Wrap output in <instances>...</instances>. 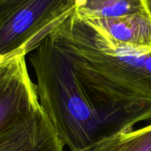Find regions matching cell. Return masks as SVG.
<instances>
[{"label":"cell","instance_id":"cell-1","mask_svg":"<svg viewBox=\"0 0 151 151\" xmlns=\"http://www.w3.org/2000/svg\"><path fill=\"white\" fill-rule=\"evenodd\" d=\"M40 106L70 151L151 121V104L119 103L83 82L50 35L29 55Z\"/></svg>","mask_w":151,"mask_h":151},{"label":"cell","instance_id":"cell-6","mask_svg":"<svg viewBox=\"0 0 151 151\" xmlns=\"http://www.w3.org/2000/svg\"><path fill=\"white\" fill-rule=\"evenodd\" d=\"M114 42L151 48V14H134L112 19H86Z\"/></svg>","mask_w":151,"mask_h":151},{"label":"cell","instance_id":"cell-10","mask_svg":"<svg viewBox=\"0 0 151 151\" xmlns=\"http://www.w3.org/2000/svg\"><path fill=\"white\" fill-rule=\"evenodd\" d=\"M150 1V9H151V0H149Z\"/></svg>","mask_w":151,"mask_h":151},{"label":"cell","instance_id":"cell-8","mask_svg":"<svg viewBox=\"0 0 151 151\" xmlns=\"http://www.w3.org/2000/svg\"><path fill=\"white\" fill-rule=\"evenodd\" d=\"M85 151H151V123L137 129L118 133Z\"/></svg>","mask_w":151,"mask_h":151},{"label":"cell","instance_id":"cell-2","mask_svg":"<svg viewBox=\"0 0 151 151\" xmlns=\"http://www.w3.org/2000/svg\"><path fill=\"white\" fill-rule=\"evenodd\" d=\"M50 36L94 89L119 103L151 104V48L112 41L75 10Z\"/></svg>","mask_w":151,"mask_h":151},{"label":"cell","instance_id":"cell-9","mask_svg":"<svg viewBox=\"0 0 151 151\" xmlns=\"http://www.w3.org/2000/svg\"><path fill=\"white\" fill-rule=\"evenodd\" d=\"M7 56H8V55H7ZM7 56H3V55H1V54H0V62H1V61H3V60L7 57Z\"/></svg>","mask_w":151,"mask_h":151},{"label":"cell","instance_id":"cell-5","mask_svg":"<svg viewBox=\"0 0 151 151\" xmlns=\"http://www.w3.org/2000/svg\"><path fill=\"white\" fill-rule=\"evenodd\" d=\"M64 147L42 107L0 136V151H64Z\"/></svg>","mask_w":151,"mask_h":151},{"label":"cell","instance_id":"cell-4","mask_svg":"<svg viewBox=\"0 0 151 151\" xmlns=\"http://www.w3.org/2000/svg\"><path fill=\"white\" fill-rule=\"evenodd\" d=\"M40 108L26 55H8L0 62V136Z\"/></svg>","mask_w":151,"mask_h":151},{"label":"cell","instance_id":"cell-7","mask_svg":"<svg viewBox=\"0 0 151 151\" xmlns=\"http://www.w3.org/2000/svg\"><path fill=\"white\" fill-rule=\"evenodd\" d=\"M75 12L84 19L151 14L149 0H74Z\"/></svg>","mask_w":151,"mask_h":151},{"label":"cell","instance_id":"cell-3","mask_svg":"<svg viewBox=\"0 0 151 151\" xmlns=\"http://www.w3.org/2000/svg\"><path fill=\"white\" fill-rule=\"evenodd\" d=\"M74 10V0H0V54L27 56Z\"/></svg>","mask_w":151,"mask_h":151}]
</instances>
